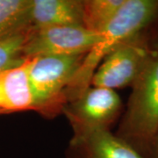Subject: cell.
Segmentation results:
<instances>
[{
  "label": "cell",
  "mask_w": 158,
  "mask_h": 158,
  "mask_svg": "<svg viewBox=\"0 0 158 158\" xmlns=\"http://www.w3.org/2000/svg\"><path fill=\"white\" fill-rule=\"evenodd\" d=\"M152 158H158V134H157V135H156V137L155 142H154Z\"/></svg>",
  "instance_id": "4fadbf2b"
},
{
  "label": "cell",
  "mask_w": 158,
  "mask_h": 158,
  "mask_svg": "<svg viewBox=\"0 0 158 158\" xmlns=\"http://www.w3.org/2000/svg\"><path fill=\"white\" fill-rule=\"evenodd\" d=\"M69 158H145L108 129L73 136Z\"/></svg>",
  "instance_id": "52a82bcc"
},
{
  "label": "cell",
  "mask_w": 158,
  "mask_h": 158,
  "mask_svg": "<svg viewBox=\"0 0 158 158\" xmlns=\"http://www.w3.org/2000/svg\"><path fill=\"white\" fill-rule=\"evenodd\" d=\"M126 0L83 1V25L94 33H99L112 20Z\"/></svg>",
  "instance_id": "8fae6325"
},
{
  "label": "cell",
  "mask_w": 158,
  "mask_h": 158,
  "mask_svg": "<svg viewBox=\"0 0 158 158\" xmlns=\"http://www.w3.org/2000/svg\"><path fill=\"white\" fill-rule=\"evenodd\" d=\"M30 0H0V40L31 27Z\"/></svg>",
  "instance_id": "30bf717a"
},
{
  "label": "cell",
  "mask_w": 158,
  "mask_h": 158,
  "mask_svg": "<svg viewBox=\"0 0 158 158\" xmlns=\"http://www.w3.org/2000/svg\"><path fill=\"white\" fill-rule=\"evenodd\" d=\"M29 23L32 28L58 26H83V1L30 0Z\"/></svg>",
  "instance_id": "ba28073f"
},
{
  "label": "cell",
  "mask_w": 158,
  "mask_h": 158,
  "mask_svg": "<svg viewBox=\"0 0 158 158\" xmlns=\"http://www.w3.org/2000/svg\"><path fill=\"white\" fill-rule=\"evenodd\" d=\"M31 27L0 40V75L27 60L24 47Z\"/></svg>",
  "instance_id": "7c38bea8"
},
{
  "label": "cell",
  "mask_w": 158,
  "mask_h": 158,
  "mask_svg": "<svg viewBox=\"0 0 158 158\" xmlns=\"http://www.w3.org/2000/svg\"><path fill=\"white\" fill-rule=\"evenodd\" d=\"M86 55L43 56L27 59L36 110L53 112L65 105L64 94Z\"/></svg>",
  "instance_id": "3957f363"
},
{
  "label": "cell",
  "mask_w": 158,
  "mask_h": 158,
  "mask_svg": "<svg viewBox=\"0 0 158 158\" xmlns=\"http://www.w3.org/2000/svg\"><path fill=\"white\" fill-rule=\"evenodd\" d=\"M27 110H36L27 59L0 75V114Z\"/></svg>",
  "instance_id": "9c48e42d"
},
{
  "label": "cell",
  "mask_w": 158,
  "mask_h": 158,
  "mask_svg": "<svg viewBox=\"0 0 158 158\" xmlns=\"http://www.w3.org/2000/svg\"><path fill=\"white\" fill-rule=\"evenodd\" d=\"M124 115L116 135L145 158H152L158 134V41L131 85Z\"/></svg>",
  "instance_id": "7a4b0ae2"
},
{
  "label": "cell",
  "mask_w": 158,
  "mask_h": 158,
  "mask_svg": "<svg viewBox=\"0 0 158 158\" xmlns=\"http://www.w3.org/2000/svg\"><path fill=\"white\" fill-rule=\"evenodd\" d=\"M157 21L158 0H126L112 20L98 33V41L86 54L65 91V105L90 88L96 69L112 51L146 34Z\"/></svg>",
  "instance_id": "6da1fadb"
},
{
  "label": "cell",
  "mask_w": 158,
  "mask_h": 158,
  "mask_svg": "<svg viewBox=\"0 0 158 158\" xmlns=\"http://www.w3.org/2000/svg\"><path fill=\"white\" fill-rule=\"evenodd\" d=\"M122 103L114 90L92 86L63 106L74 130V136L108 129L120 113Z\"/></svg>",
  "instance_id": "5b68a950"
},
{
  "label": "cell",
  "mask_w": 158,
  "mask_h": 158,
  "mask_svg": "<svg viewBox=\"0 0 158 158\" xmlns=\"http://www.w3.org/2000/svg\"><path fill=\"white\" fill-rule=\"evenodd\" d=\"M153 39L147 32L118 46L102 61L90 85L111 90L131 86L151 54Z\"/></svg>",
  "instance_id": "277c9868"
},
{
  "label": "cell",
  "mask_w": 158,
  "mask_h": 158,
  "mask_svg": "<svg viewBox=\"0 0 158 158\" xmlns=\"http://www.w3.org/2000/svg\"><path fill=\"white\" fill-rule=\"evenodd\" d=\"M99 39V34L83 26L32 28L24 47L27 59L43 56L86 55Z\"/></svg>",
  "instance_id": "8992f818"
}]
</instances>
